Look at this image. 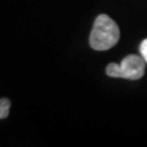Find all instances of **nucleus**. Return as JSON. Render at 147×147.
<instances>
[{"mask_svg": "<svg viewBox=\"0 0 147 147\" xmlns=\"http://www.w3.org/2000/svg\"><path fill=\"white\" fill-rule=\"evenodd\" d=\"M140 51H141V55H142L143 59H144L145 62L147 63V39H145V40L142 42L141 47H140Z\"/></svg>", "mask_w": 147, "mask_h": 147, "instance_id": "20e7f679", "label": "nucleus"}, {"mask_svg": "<svg viewBox=\"0 0 147 147\" xmlns=\"http://www.w3.org/2000/svg\"><path fill=\"white\" fill-rule=\"evenodd\" d=\"M145 60L136 55H129L121 64L110 63L106 68V73L111 78L127 80H140L145 73Z\"/></svg>", "mask_w": 147, "mask_h": 147, "instance_id": "f03ea898", "label": "nucleus"}, {"mask_svg": "<svg viewBox=\"0 0 147 147\" xmlns=\"http://www.w3.org/2000/svg\"><path fill=\"white\" fill-rule=\"evenodd\" d=\"M120 39V28L107 14L96 18L89 36V45L95 50H108Z\"/></svg>", "mask_w": 147, "mask_h": 147, "instance_id": "f257e3e1", "label": "nucleus"}, {"mask_svg": "<svg viewBox=\"0 0 147 147\" xmlns=\"http://www.w3.org/2000/svg\"><path fill=\"white\" fill-rule=\"evenodd\" d=\"M11 102L7 98H1L0 99V119H5L9 116V110H10Z\"/></svg>", "mask_w": 147, "mask_h": 147, "instance_id": "7ed1b4c3", "label": "nucleus"}]
</instances>
